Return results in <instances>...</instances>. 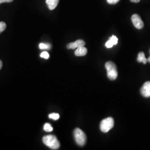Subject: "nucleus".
I'll use <instances>...</instances> for the list:
<instances>
[{"label":"nucleus","mask_w":150,"mask_h":150,"mask_svg":"<svg viewBox=\"0 0 150 150\" xmlns=\"http://www.w3.org/2000/svg\"><path fill=\"white\" fill-rule=\"evenodd\" d=\"M114 126V120L112 117H108L103 120L100 123V129L101 131L106 133L111 129H112Z\"/></svg>","instance_id":"20e7f679"},{"label":"nucleus","mask_w":150,"mask_h":150,"mask_svg":"<svg viewBox=\"0 0 150 150\" xmlns=\"http://www.w3.org/2000/svg\"><path fill=\"white\" fill-rule=\"evenodd\" d=\"M141 93L145 97H150V81H147L141 88Z\"/></svg>","instance_id":"423d86ee"},{"label":"nucleus","mask_w":150,"mask_h":150,"mask_svg":"<svg viewBox=\"0 0 150 150\" xmlns=\"http://www.w3.org/2000/svg\"><path fill=\"white\" fill-rule=\"evenodd\" d=\"M85 42L82 40H78L74 42L69 43L67 45V48L68 49H75L83 47L85 45Z\"/></svg>","instance_id":"0eeeda50"},{"label":"nucleus","mask_w":150,"mask_h":150,"mask_svg":"<svg viewBox=\"0 0 150 150\" xmlns=\"http://www.w3.org/2000/svg\"><path fill=\"white\" fill-rule=\"evenodd\" d=\"M147 62H149L150 63V57H149L147 59Z\"/></svg>","instance_id":"4be33fe9"},{"label":"nucleus","mask_w":150,"mask_h":150,"mask_svg":"<svg viewBox=\"0 0 150 150\" xmlns=\"http://www.w3.org/2000/svg\"><path fill=\"white\" fill-rule=\"evenodd\" d=\"M40 57L45 59H48L49 57H50V55H49V54H48L47 52L43 51L40 54Z\"/></svg>","instance_id":"2eb2a0df"},{"label":"nucleus","mask_w":150,"mask_h":150,"mask_svg":"<svg viewBox=\"0 0 150 150\" xmlns=\"http://www.w3.org/2000/svg\"><path fill=\"white\" fill-rule=\"evenodd\" d=\"M2 67V62L0 60V70L1 69Z\"/></svg>","instance_id":"412c9836"},{"label":"nucleus","mask_w":150,"mask_h":150,"mask_svg":"<svg viewBox=\"0 0 150 150\" xmlns=\"http://www.w3.org/2000/svg\"><path fill=\"white\" fill-rule=\"evenodd\" d=\"M120 0H107V2L109 4H117Z\"/></svg>","instance_id":"a211bd4d"},{"label":"nucleus","mask_w":150,"mask_h":150,"mask_svg":"<svg viewBox=\"0 0 150 150\" xmlns=\"http://www.w3.org/2000/svg\"><path fill=\"white\" fill-rule=\"evenodd\" d=\"M39 48L41 50H50L51 48V45L47 43H41L39 45Z\"/></svg>","instance_id":"f8f14e48"},{"label":"nucleus","mask_w":150,"mask_h":150,"mask_svg":"<svg viewBox=\"0 0 150 150\" xmlns=\"http://www.w3.org/2000/svg\"><path fill=\"white\" fill-rule=\"evenodd\" d=\"M106 47H107V48H111V47H112L113 46V44L112 42L109 40L108 41H107V42L106 43Z\"/></svg>","instance_id":"f3484780"},{"label":"nucleus","mask_w":150,"mask_h":150,"mask_svg":"<svg viewBox=\"0 0 150 150\" xmlns=\"http://www.w3.org/2000/svg\"><path fill=\"white\" fill-rule=\"evenodd\" d=\"M105 68L107 70V77L111 80H115L117 79L118 72L117 67L112 61H108L105 64Z\"/></svg>","instance_id":"f03ea898"},{"label":"nucleus","mask_w":150,"mask_h":150,"mask_svg":"<svg viewBox=\"0 0 150 150\" xmlns=\"http://www.w3.org/2000/svg\"><path fill=\"white\" fill-rule=\"evenodd\" d=\"M87 53V49L84 46L77 48L75 51V55L76 56H83Z\"/></svg>","instance_id":"1a4fd4ad"},{"label":"nucleus","mask_w":150,"mask_h":150,"mask_svg":"<svg viewBox=\"0 0 150 150\" xmlns=\"http://www.w3.org/2000/svg\"><path fill=\"white\" fill-rule=\"evenodd\" d=\"M46 4L50 10H54L58 5L59 0H46Z\"/></svg>","instance_id":"6e6552de"},{"label":"nucleus","mask_w":150,"mask_h":150,"mask_svg":"<svg viewBox=\"0 0 150 150\" xmlns=\"http://www.w3.org/2000/svg\"><path fill=\"white\" fill-rule=\"evenodd\" d=\"M43 129L46 132H52L53 130V128L51 126V125L50 123H46L45 124L44 127H43Z\"/></svg>","instance_id":"9b49d317"},{"label":"nucleus","mask_w":150,"mask_h":150,"mask_svg":"<svg viewBox=\"0 0 150 150\" xmlns=\"http://www.w3.org/2000/svg\"><path fill=\"white\" fill-rule=\"evenodd\" d=\"M137 60L139 62H142L144 64H146L147 62V59L145 57V54L143 52H141L138 54Z\"/></svg>","instance_id":"9d476101"},{"label":"nucleus","mask_w":150,"mask_h":150,"mask_svg":"<svg viewBox=\"0 0 150 150\" xmlns=\"http://www.w3.org/2000/svg\"><path fill=\"white\" fill-rule=\"evenodd\" d=\"M6 28V25L4 22H0V33L3 32Z\"/></svg>","instance_id":"dca6fc26"},{"label":"nucleus","mask_w":150,"mask_h":150,"mask_svg":"<svg viewBox=\"0 0 150 150\" xmlns=\"http://www.w3.org/2000/svg\"><path fill=\"white\" fill-rule=\"evenodd\" d=\"M131 2H134V3H138L140 1V0H130Z\"/></svg>","instance_id":"aec40b11"},{"label":"nucleus","mask_w":150,"mask_h":150,"mask_svg":"<svg viewBox=\"0 0 150 150\" xmlns=\"http://www.w3.org/2000/svg\"><path fill=\"white\" fill-rule=\"evenodd\" d=\"M109 40L112 42L113 45H116L117 42H118V38L115 36H112L110 38Z\"/></svg>","instance_id":"4468645a"},{"label":"nucleus","mask_w":150,"mask_h":150,"mask_svg":"<svg viewBox=\"0 0 150 150\" xmlns=\"http://www.w3.org/2000/svg\"><path fill=\"white\" fill-rule=\"evenodd\" d=\"M43 144L52 150H57L60 147V143L57 137L53 134L45 136L42 139Z\"/></svg>","instance_id":"f257e3e1"},{"label":"nucleus","mask_w":150,"mask_h":150,"mask_svg":"<svg viewBox=\"0 0 150 150\" xmlns=\"http://www.w3.org/2000/svg\"><path fill=\"white\" fill-rule=\"evenodd\" d=\"M131 21L134 27L137 29H142L144 26V22L141 17L137 14H134L131 17Z\"/></svg>","instance_id":"39448f33"},{"label":"nucleus","mask_w":150,"mask_h":150,"mask_svg":"<svg viewBox=\"0 0 150 150\" xmlns=\"http://www.w3.org/2000/svg\"><path fill=\"white\" fill-rule=\"evenodd\" d=\"M48 117L51 118V119H53L54 120H57L59 118V114L56 113H52L48 115Z\"/></svg>","instance_id":"ddd939ff"},{"label":"nucleus","mask_w":150,"mask_h":150,"mask_svg":"<svg viewBox=\"0 0 150 150\" xmlns=\"http://www.w3.org/2000/svg\"><path fill=\"white\" fill-rule=\"evenodd\" d=\"M74 136L76 144L80 146L85 145L86 142V135L85 132L79 128H76L74 131Z\"/></svg>","instance_id":"7ed1b4c3"},{"label":"nucleus","mask_w":150,"mask_h":150,"mask_svg":"<svg viewBox=\"0 0 150 150\" xmlns=\"http://www.w3.org/2000/svg\"><path fill=\"white\" fill-rule=\"evenodd\" d=\"M13 0H0V4L4 3V2H11Z\"/></svg>","instance_id":"6ab92c4d"}]
</instances>
